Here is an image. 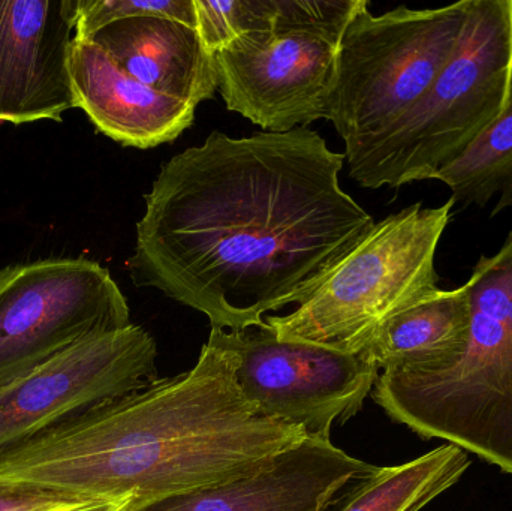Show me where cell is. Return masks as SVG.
I'll return each instance as SVG.
<instances>
[{
  "instance_id": "19",
  "label": "cell",
  "mask_w": 512,
  "mask_h": 511,
  "mask_svg": "<svg viewBox=\"0 0 512 511\" xmlns=\"http://www.w3.org/2000/svg\"><path fill=\"white\" fill-rule=\"evenodd\" d=\"M74 38L87 39L107 24L132 17H161L197 27L194 0H74Z\"/></svg>"
},
{
  "instance_id": "6",
  "label": "cell",
  "mask_w": 512,
  "mask_h": 511,
  "mask_svg": "<svg viewBox=\"0 0 512 511\" xmlns=\"http://www.w3.org/2000/svg\"><path fill=\"white\" fill-rule=\"evenodd\" d=\"M471 3L382 15L366 6L351 21L337 51L330 114L348 162L426 95L459 44Z\"/></svg>"
},
{
  "instance_id": "1",
  "label": "cell",
  "mask_w": 512,
  "mask_h": 511,
  "mask_svg": "<svg viewBox=\"0 0 512 511\" xmlns=\"http://www.w3.org/2000/svg\"><path fill=\"white\" fill-rule=\"evenodd\" d=\"M343 159L312 129L212 132L144 197L132 282L231 332L303 305L376 224L340 186Z\"/></svg>"
},
{
  "instance_id": "10",
  "label": "cell",
  "mask_w": 512,
  "mask_h": 511,
  "mask_svg": "<svg viewBox=\"0 0 512 511\" xmlns=\"http://www.w3.org/2000/svg\"><path fill=\"white\" fill-rule=\"evenodd\" d=\"M339 45L297 30L251 33L216 54L218 89L265 132L330 120Z\"/></svg>"
},
{
  "instance_id": "5",
  "label": "cell",
  "mask_w": 512,
  "mask_h": 511,
  "mask_svg": "<svg viewBox=\"0 0 512 511\" xmlns=\"http://www.w3.org/2000/svg\"><path fill=\"white\" fill-rule=\"evenodd\" d=\"M454 203H415L376 222L306 303L265 324L285 341L366 350L385 321L438 288L436 249Z\"/></svg>"
},
{
  "instance_id": "17",
  "label": "cell",
  "mask_w": 512,
  "mask_h": 511,
  "mask_svg": "<svg viewBox=\"0 0 512 511\" xmlns=\"http://www.w3.org/2000/svg\"><path fill=\"white\" fill-rule=\"evenodd\" d=\"M436 180L453 192V200L486 207L492 216L512 207V89L504 113L487 126L468 149L439 171Z\"/></svg>"
},
{
  "instance_id": "9",
  "label": "cell",
  "mask_w": 512,
  "mask_h": 511,
  "mask_svg": "<svg viewBox=\"0 0 512 511\" xmlns=\"http://www.w3.org/2000/svg\"><path fill=\"white\" fill-rule=\"evenodd\" d=\"M155 339L129 326L92 336L0 383V456L59 423L159 380Z\"/></svg>"
},
{
  "instance_id": "14",
  "label": "cell",
  "mask_w": 512,
  "mask_h": 511,
  "mask_svg": "<svg viewBox=\"0 0 512 511\" xmlns=\"http://www.w3.org/2000/svg\"><path fill=\"white\" fill-rule=\"evenodd\" d=\"M87 39L144 86L195 108L218 89L216 54L207 50L197 27L132 17L107 24Z\"/></svg>"
},
{
  "instance_id": "7",
  "label": "cell",
  "mask_w": 512,
  "mask_h": 511,
  "mask_svg": "<svg viewBox=\"0 0 512 511\" xmlns=\"http://www.w3.org/2000/svg\"><path fill=\"white\" fill-rule=\"evenodd\" d=\"M209 344L227 351L243 396L261 416L330 440L334 423L357 416L381 369L367 351L342 353L285 341L264 326L212 329Z\"/></svg>"
},
{
  "instance_id": "4",
  "label": "cell",
  "mask_w": 512,
  "mask_h": 511,
  "mask_svg": "<svg viewBox=\"0 0 512 511\" xmlns=\"http://www.w3.org/2000/svg\"><path fill=\"white\" fill-rule=\"evenodd\" d=\"M512 89V0H472L450 60L426 95L354 161L363 188L436 180L507 107Z\"/></svg>"
},
{
  "instance_id": "13",
  "label": "cell",
  "mask_w": 512,
  "mask_h": 511,
  "mask_svg": "<svg viewBox=\"0 0 512 511\" xmlns=\"http://www.w3.org/2000/svg\"><path fill=\"white\" fill-rule=\"evenodd\" d=\"M68 71L75 108L122 146L152 149L194 123V105L144 86L90 39L74 38Z\"/></svg>"
},
{
  "instance_id": "16",
  "label": "cell",
  "mask_w": 512,
  "mask_h": 511,
  "mask_svg": "<svg viewBox=\"0 0 512 511\" xmlns=\"http://www.w3.org/2000/svg\"><path fill=\"white\" fill-rule=\"evenodd\" d=\"M468 452L445 444L397 467L379 468L349 494L339 511H420L453 488L468 470Z\"/></svg>"
},
{
  "instance_id": "2",
  "label": "cell",
  "mask_w": 512,
  "mask_h": 511,
  "mask_svg": "<svg viewBox=\"0 0 512 511\" xmlns=\"http://www.w3.org/2000/svg\"><path fill=\"white\" fill-rule=\"evenodd\" d=\"M243 396L233 357L207 342L192 371L89 408L0 456V485L129 503L219 485L306 440Z\"/></svg>"
},
{
  "instance_id": "18",
  "label": "cell",
  "mask_w": 512,
  "mask_h": 511,
  "mask_svg": "<svg viewBox=\"0 0 512 511\" xmlns=\"http://www.w3.org/2000/svg\"><path fill=\"white\" fill-rule=\"evenodd\" d=\"M197 30L212 54L251 33L270 32L276 21L274 0H194Z\"/></svg>"
},
{
  "instance_id": "8",
  "label": "cell",
  "mask_w": 512,
  "mask_h": 511,
  "mask_svg": "<svg viewBox=\"0 0 512 511\" xmlns=\"http://www.w3.org/2000/svg\"><path fill=\"white\" fill-rule=\"evenodd\" d=\"M132 326L108 269L48 258L0 270V383L84 339Z\"/></svg>"
},
{
  "instance_id": "3",
  "label": "cell",
  "mask_w": 512,
  "mask_h": 511,
  "mask_svg": "<svg viewBox=\"0 0 512 511\" xmlns=\"http://www.w3.org/2000/svg\"><path fill=\"white\" fill-rule=\"evenodd\" d=\"M471 330L462 356L432 369L382 371L373 398L424 438H441L512 476V231L466 282Z\"/></svg>"
},
{
  "instance_id": "21",
  "label": "cell",
  "mask_w": 512,
  "mask_h": 511,
  "mask_svg": "<svg viewBox=\"0 0 512 511\" xmlns=\"http://www.w3.org/2000/svg\"><path fill=\"white\" fill-rule=\"evenodd\" d=\"M86 504L89 501L35 486L0 485V511H68Z\"/></svg>"
},
{
  "instance_id": "15",
  "label": "cell",
  "mask_w": 512,
  "mask_h": 511,
  "mask_svg": "<svg viewBox=\"0 0 512 511\" xmlns=\"http://www.w3.org/2000/svg\"><path fill=\"white\" fill-rule=\"evenodd\" d=\"M471 330L466 285L436 288L385 321L366 348L382 371L432 369L462 356Z\"/></svg>"
},
{
  "instance_id": "11",
  "label": "cell",
  "mask_w": 512,
  "mask_h": 511,
  "mask_svg": "<svg viewBox=\"0 0 512 511\" xmlns=\"http://www.w3.org/2000/svg\"><path fill=\"white\" fill-rule=\"evenodd\" d=\"M72 2L0 0V123L62 122L75 108Z\"/></svg>"
},
{
  "instance_id": "20",
  "label": "cell",
  "mask_w": 512,
  "mask_h": 511,
  "mask_svg": "<svg viewBox=\"0 0 512 511\" xmlns=\"http://www.w3.org/2000/svg\"><path fill=\"white\" fill-rule=\"evenodd\" d=\"M274 29L297 30L340 44L367 0H274Z\"/></svg>"
},
{
  "instance_id": "12",
  "label": "cell",
  "mask_w": 512,
  "mask_h": 511,
  "mask_svg": "<svg viewBox=\"0 0 512 511\" xmlns=\"http://www.w3.org/2000/svg\"><path fill=\"white\" fill-rule=\"evenodd\" d=\"M378 470L330 440L306 438L249 476L129 511H327L345 486L363 482Z\"/></svg>"
},
{
  "instance_id": "22",
  "label": "cell",
  "mask_w": 512,
  "mask_h": 511,
  "mask_svg": "<svg viewBox=\"0 0 512 511\" xmlns=\"http://www.w3.org/2000/svg\"><path fill=\"white\" fill-rule=\"evenodd\" d=\"M131 504L129 503H90L86 506L77 507L68 511H129Z\"/></svg>"
}]
</instances>
